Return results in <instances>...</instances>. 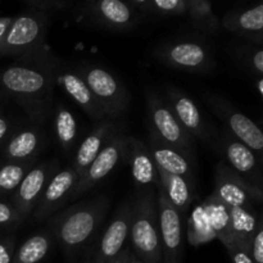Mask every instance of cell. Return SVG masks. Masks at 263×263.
Listing matches in <instances>:
<instances>
[{
	"label": "cell",
	"instance_id": "cell-13",
	"mask_svg": "<svg viewBox=\"0 0 263 263\" xmlns=\"http://www.w3.org/2000/svg\"><path fill=\"white\" fill-rule=\"evenodd\" d=\"M158 210L159 236H161L162 262L182 263L184 254V228L182 217L164 197L161 187L156 189Z\"/></svg>",
	"mask_w": 263,
	"mask_h": 263
},
{
	"label": "cell",
	"instance_id": "cell-10",
	"mask_svg": "<svg viewBox=\"0 0 263 263\" xmlns=\"http://www.w3.org/2000/svg\"><path fill=\"white\" fill-rule=\"evenodd\" d=\"M81 10L87 22L112 32H128L139 25L141 18L130 3L122 0L85 2Z\"/></svg>",
	"mask_w": 263,
	"mask_h": 263
},
{
	"label": "cell",
	"instance_id": "cell-7",
	"mask_svg": "<svg viewBox=\"0 0 263 263\" xmlns=\"http://www.w3.org/2000/svg\"><path fill=\"white\" fill-rule=\"evenodd\" d=\"M154 55L162 63L187 73H207L215 67L211 49L194 40L167 41L156 49Z\"/></svg>",
	"mask_w": 263,
	"mask_h": 263
},
{
	"label": "cell",
	"instance_id": "cell-38",
	"mask_svg": "<svg viewBox=\"0 0 263 263\" xmlns=\"http://www.w3.org/2000/svg\"><path fill=\"white\" fill-rule=\"evenodd\" d=\"M226 249H228L229 254H230L233 263H253L252 262L251 257H249V254L247 253L246 251H243L240 247L236 246L235 243L226 247Z\"/></svg>",
	"mask_w": 263,
	"mask_h": 263
},
{
	"label": "cell",
	"instance_id": "cell-17",
	"mask_svg": "<svg viewBox=\"0 0 263 263\" xmlns=\"http://www.w3.org/2000/svg\"><path fill=\"white\" fill-rule=\"evenodd\" d=\"M55 174V164L41 163L33 166L27 172L21 184L15 189L14 208L21 220H25L33 212L46 184L50 177Z\"/></svg>",
	"mask_w": 263,
	"mask_h": 263
},
{
	"label": "cell",
	"instance_id": "cell-27",
	"mask_svg": "<svg viewBox=\"0 0 263 263\" xmlns=\"http://www.w3.org/2000/svg\"><path fill=\"white\" fill-rule=\"evenodd\" d=\"M53 235L49 231H40L30 236L14 251L10 263H40L48 256L53 246Z\"/></svg>",
	"mask_w": 263,
	"mask_h": 263
},
{
	"label": "cell",
	"instance_id": "cell-33",
	"mask_svg": "<svg viewBox=\"0 0 263 263\" xmlns=\"http://www.w3.org/2000/svg\"><path fill=\"white\" fill-rule=\"evenodd\" d=\"M23 4L28 8V10L51 15V13L66 12L73 7L74 3L68 0H25Z\"/></svg>",
	"mask_w": 263,
	"mask_h": 263
},
{
	"label": "cell",
	"instance_id": "cell-29",
	"mask_svg": "<svg viewBox=\"0 0 263 263\" xmlns=\"http://www.w3.org/2000/svg\"><path fill=\"white\" fill-rule=\"evenodd\" d=\"M192 25L208 33L220 31L221 21L216 15L212 4L207 0H186V14Z\"/></svg>",
	"mask_w": 263,
	"mask_h": 263
},
{
	"label": "cell",
	"instance_id": "cell-11",
	"mask_svg": "<svg viewBox=\"0 0 263 263\" xmlns=\"http://www.w3.org/2000/svg\"><path fill=\"white\" fill-rule=\"evenodd\" d=\"M167 103L174 112L180 125L193 136L195 141L199 140L208 148L213 149L217 136V130L207 123L197 103L179 87L168 85L166 90Z\"/></svg>",
	"mask_w": 263,
	"mask_h": 263
},
{
	"label": "cell",
	"instance_id": "cell-23",
	"mask_svg": "<svg viewBox=\"0 0 263 263\" xmlns=\"http://www.w3.org/2000/svg\"><path fill=\"white\" fill-rule=\"evenodd\" d=\"M43 143L44 136L40 130L25 128L9 136L3 146V153L9 162L35 161Z\"/></svg>",
	"mask_w": 263,
	"mask_h": 263
},
{
	"label": "cell",
	"instance_id": "cell-32",
	"mask_svg": "<svg viewBox=\"0 0 263 263\" xmlns=\"http://www.w3.org/2000/svg\"><path fill=\"white\" fill-rule=\"evenodd\" d=\"M239 62L257 77H262L263 73V49L261 45L249 43L236 50Z\"/></svg>",
	"mask_w": 263,
	"mask_h": 263
},
{
	"label": "cell",
	"instance_id": "cell-2",
	"mask_svg": "<svg viewBox=\"0 0 263 263\" xmlns=\"http://www.w3.org/2000/svg\"><path fill=\"white\" fill-rule=\"evenodd\" d=\"M109 208L107 197H98L73 205L50 220L51 235L68 257L84 251L102 228Z\"/></svg>",
	"mask_w": 263,
	"mask_h": 263
},
{
	"label": "cell",
	"instance_id": "cell-40",
	"mask_svg": "<svg viewBox=\"0 0 263 263\" xmlns=\"http://www.w3.org/2000/svg\"><path fill=\"white\" fill-rule=\"evenodd\" d=\"M115 263H133V257H131L130 249L123 248V251L121 252Z\"/></svg>",
	"mask_w": 263,
	"mask_h": 263
},
{
	"label": "cell",
	"instance_id": "cell-22",
	"mask_svg": "<svg viewBox=\"0 0 263 263\" xmlns=\"http://www.w3.org/2000/svg\"><path fill=\"white\" fill-rule=\"evenodd\" d=\"M118 130L113 120H104L102 122L97 123L91 133L85 138L81 145L79 146L76 156H74L72 168L77 174V179L84 174L85 170L91 164V162L97 158L105 144L109 141V139L115 135Z\"/></svg>",
	"mask_w": 263,
	"mask_h": 263
},
{
	"label": "cell",
	"instance_id": "cell-4",
	"mask_svg": "<svg viewBox=\"0 0 263 263\" xmlns=\"http://www.w3.org/2000/svg\"><path fill=\"white\" fill-rule=\"evenodd\" d=\"M50 21L51 15L32 10L12 17V22L0 41V54L20 58L45 46Z\"/></svg>",
	"mask_w": 263,
	"mask_h": 263
},
{
	"label": "cell",
	"instance_id": "cell-18",
	"mask_svg": "<svg viewBox=\"0 0 263 263\" xmlns=\"http://www.w3.org/2000/svg\"><path fill=\"white\" fill-rule=\"evenodd\" d=\"M57 84L61 85L64 91L76 102V104L86 113L90 120L94 123H99L102 121L107 120L103 110L100 109L99 104L92 97L91 91L81 79L76 69H72L66 63L59 64L58 77H57Z\"/></svg>",
	"mask_w": 263,
	"mask_h": 263
},
{
	"label": "cell",
	"instance_id": "cell-9",
	"mask_svg": "<svg viewBox=\"0 0 263 263\" xmlns=\"http://www.w3.org/2000/svg\"><path fill=\"white\" fill-rule=\"evenodd\" d=\"M207 102L222 122L223 130L251 148L263 162V133L258 125L218 95H207Z\"/></svg>",
	"mask_w": 263,
	"mask_h": 263
},
{
	"label": "cell",
	"instance_id": "cell-8",
	"mask_svg": "<svg viewBox=\"0 0 263 263\" xmlns=\"http://www.w3.org/2000/svg\"><path fill=\"white\" fill-rule=\"evenodd\" d=\"M213 151L223 157V163L256 189L262 190V162L251 148L230 134L217 131Z\"/></svg>",
	"mask_w": 263,
	"mask_h": 263
},
{
	"label": "cell",
	"instance_id": "cell-12",
	"mask_svg": "<svg viewBox=\"0 0 263 263\" xmlns=\"http://www.w3.org/2000/svg\"><path fill=\"white\" fill-rule=\"evenodd\" d=\"M127 135L121 131H117L109 139L104 148L100 151L97 158L91 162L89 167L84 171V174L77 179L76 186L72 192L69 200L77 199L79 197L86 194L89 190L97 184H99L103 179L108 176L113 171L116 166L126 157V146H127Z\"/></svg>",
	"mask_w": 263,
	"mask_h": 263
},
{
	"label": "cell",
	"instance_id": "cell-31",
	"mask_svg": "<svg viewBox=\"0 0 263 263\" xmlns=\"http://www.w3.org/2000/svg\"><path fill=\"white\" fill-rule=\"evenodd\" d=\"M35 161L8 162L0 167V193L13 192L18 187L23 177L35 166Z\"/></svg>",
	"mask_w": 263,
	"mask_h": 263
},
{
	"label": "cell",
	"instance_id": "cell-6",
	"mask_svg": "<svg viewBox=\"0 0 263 263\" xmlns=\"http://www.w3.org/2000/svg\"><path fill=\"white\" fill-rule=\"evenodd\" d=\"M145 98L152 135L166 145L192 157L195 140L180 125L168 103L154 90H146Z\"/></svg>",
	"mask_w": 263,
	"mask_h": 263
},
{
	"label": "cell",
	"instance_id": "cell-30",
	"mask_svg": "<svg viewBox=\"0 0 263 263\" xmlns=\"http://www.w3.org/2000/svg\"><path fill=\"white\" fill-rule=\"evenodd\" d=\"M54 130L61 148L64 152L71 151L77 138V121L71 110L61 103L54 104Z\"/></svg>",
	"mask_w": 263,
	"mask_h": 263
},
{
	"label": "cell",
	"instance_id": "cell-37",
	"mask_svg": "<svg viewBox=\"0 0 263 263\" xmlns=\"http://www.w3.org/2000/svg\"><path fill=\"white\" fill-rule=\"evenodd\" d=\"M15 251V241L13 238H0V263L12 262Z\"/></svg>",
	"mask_w": 263,
	"mask_h": 263
},
{
	"label": "cell",
	"instance_id": "cell-3",
	"mask_svg": "<svg viewBox=\"0 0 263 263\" xmlns=\"http://www.w3.org/2000/svg\"><path fill=\"white\" fill-rule=\"evenodd\" d=\"M128 238L134 252L141 262L163 263L154 187L138 190L135 200L131 204Z\"/></svg>",
	"mask_w": 263,
	"mask_h": 263
},
{
	"label": "cell",
	"instance_id": "cell-1",
	"mask_svg": "<svg viewBox=\"0 0 263 263\" xmlns=\"http://www.w3.org/2000/svg\"><path fill=\"white\" fill-rule=\"evenodd\" d=\"M59 59L43 46L17 58L0 72V90L25 109L32 120H44L53 103Z\"/></svg>",
	"mask_w": 263,
	"mask_h": 263
},
{
	"label": "cell",
	"instance_id": "cell-19",
	"mask_svg": "<svg viewBox=\"0 0 263 263\" xmlns=\"http://www.w3.org/2000/svg\"><path fill=\"white\" fill-rule=\"evenodd\" d=\"M126 158L128 159L131 174H133L134 181L138 189H144V187L158 189L161 186L158 168L146 144H144L139 139L128 136Z\"/></svg>",
	"mask_w": 263,
	"mask_h": 263
},
{
	"label": "cell",
	"instance_id": "cell-43",
	"mask_svg": "<svg viewBox=\"0 0 263 263\" xmlns=\"http://www.w3.org/2000/svg\"><path fill=\"white\" fill-rule=\"evenodd\" d=\"M0 55H2V54H0Z\"/></svg>",
	"mask_w": 263,
	"mask_h": 263
},
{
	"label": "cell",
	"instance_id": "cell-14",
	"mask_svg": "<svg viewBox=\"0 0 263 263\" xmlns=\"http://www.w3.org/2000/svg\"><path fill=\"white\" fill-rule=\"evenodd\" d=\"M213 195L228 207H241L251 211H257L256 205L261 204L263 198L262 190L248 184L223 162L216 166Z\"/></svg>",
	"mask_w": 263,
	"mask_h": 263
},
{
	"label": "cell",
	"instance_id": "cell-16",
	"mask_svg": "<svg viewBox=\"0 0 263 263\" xmlns=\"http://www.w3.org/2000/svg\"><path fill=\"white\" fill-rule=\"evenodd\" d=\"M131 204L121 205L102 234L92 263H115L125 248L130 229Z\"/></svg>",
	"mask_w": 263,
	"mask_h": 263
},
{
	"label": "cell",
	"instance_id": "cell-42",
	"mask_svg": "<svg viewBox=\"0 0 263 263\" xmlns=\"http://www.w3.org/2000/svg\"><path fill=\"white\" fill-rule=\"evenodd\" d=\"M257 87H258V94L263 97V79L262 77H257Z\"/></svg>",
	"mask_w": 263,
	"mask_h": 263
},
{
	"label": "cell",
	"instance_id": "cell-34",
	"mask_svg": "<svg viewBox=\"0 0 263 263\" xmlns=\"http://www.w3.org/2000/svg\"><path fill=\"white\" fill-rule=\"evenodd\" d=\"M193 226H194V229H193V231H190V238L192 236L193 238H198L195 246L200 243H204V241H208L211 238H215L202 205L199 208H197L194 211V213H193Z\"/></svg>",
	"mask_w": 263,
	"mask_h": 263
},
{
	"label": "cell",
	"instance_id": "cell-21",
	"mask_svg": "<svg viewBox=\"0 0 263 263\" xmlns=\"http://www.w3.org/2000/svg\"><path fill=\"white\" fill-rule=\"evenodd\" d=\"M221 26L238 37L244 39L254 45H261L263 41V4L240 12H230L223 15Z\"/></svg>",
	"mask_w": 263,
	"mask_h": 263
},
{
	"label": "cell",
	"instance_id": "cell-15",
	"mask_svg": "<svg viewBox=\"0 0 263 263\" xmlns=\"http://www.w3.org/2000/svg\"><path fill=\"white\" fill-rule=\"evenodd\" d=\"M77 182V174L71 167L57 171L46 184L37 204L33 208V220L44 222L61 210L71 198Z\"/></svg>",
	"mask_w": 263,
	"mask_h": 263
},
{
	"label": "cell",
	"instance_id": "cell-26",
	"mask_svg": "<svg viewBox=\"0 0 263 263\" xmlns=\"http://www.w3.org/2000/svg\"><path fill=\"white\" fill-rule=\"evenodd\" d=\"M202 208L215 238L220 239L225 247L231 246L234 243V239L233 234H231L230 215H229L228 205H225L215 195L211 194L203 202Z\"/></svg>",
	"mask_w": 263,
	"mask_h": 263
},
{
	"label": "cell",
	"instance_id": "cell-20",
	"mask_svg": "<svg viewBox=\"0 0 263 263\" xmlns=\"http://www.w3.org/2000/svg\"><path fill=\"white\" fill-rule=\"evenodd\" d=\"M148 148L156 162L157 168L166 174L182 177L195 185V172L192 163V157L166 145L154 138L152 134H149Z\"/></svg>",
	"mask_w": 263,
	"mask_h": 263
},
{
	"label": "cell",
	"instance_id": "cell-35",
	"mask_svg": "<svg viewBox=\"0 0 263 263\" xmlns=\"http://www.w3.org/2000/svg\"><path fill=\"white\" fill-rule=\"evenodd\" d=\"M249 257L253 263H263V220L257 226L256 234L252 240Z\"/></svg>",
	"mask_w": 263,
	"mask_h": 263
},
{
	"label": "cell",
	"instance_id": "cell-25",
	"mask_svg": "<svg viewBox=\"0 0 263 263\" xmlns=\"http://www.w3.org/2000/svg\"><path fill=\"white\" fill-rule=\"evenodd\" d=\"M228 210L230 215L234 243L249 254L257 226L262 221L261 213H258V211H251L241 207H228Z\"/></svg>",
	"mask_w": 263,
	"mask_h": 263
},
{
	"label": "cell",
	"instance_id": "cell-41",
	"mask_svg": "<svg viewBox=\"0 0 263 263\" xmlns=\"http://www.w3.org/2000/svg\"><path fill=\"white\" fill-rule=\"evenodd\" d=\"M10 22H12V17H0V41L4 37Z\"/></svg>",
	"mask_w": 263,
	"mask_h": 263
},
{
	"label": "cell",
	"instance_id": "cell-5",
	"mask_svg": "<svg viewBox=\"0 0 263 263\" xmlns=\"http://www.w3.org/2000/svg\"><path fill=\"white\" fill-rule=\"evenodd\" d=\"M76 71L108 120H115L125 115L130 104V95L112 72L87 62L77 66Z\"/></svg>",
	"mask_w": 263,
	"mask_h": 263
},
{
	"label": "cell",
	"instance_id": "cell-39",
	"mask_svg": "<svg viewBox=\"0 0 263 263\" xmlns=\"http://www.w3.org/2000/svg\"><path fill=\"white\" fill-rule=\"evenodd\" d=\"M10 127H12V123H10V121L8 120V118L2 117V116H0V141L9 135Z\"/></svg>",
	"mask_w": 263,
	"mask_h": 263
},
{
	"label": "cell",
	"instance_id": "cell-24",
	"mask_svg": "<svg viewBox=\"0 0 263 263\" xmlns=\"http://www.w3.org/2000/svg\"><path fill=\"white\" fill-rule=\"evenodd\" d=\"M159 185L172 207L179 212L181 217L186 215L195 198V185L180 176L166 174L158 170Z\"/></svg>",
	"mask_w": 263,
	"mask_h": 263
},
{
	"label": "cell",
	"instance_id": "cell-36",
	"mask_svg": "<svg viewBox=\"0 0 263 263\" xmlns=\"http://www.w3.org/2000/svg\"><path fill=\"white\" fill-rule=\"evenodd\" d=\"M20 222H22V220L18 216L14 205L0 200V226L18 225Z\"/></svg>",
	"mask_w": 263,
	"mask_h": 263
},
{
	"label": "cell",
	"instance_id": "cell-28",
	"mask_svg": "<svg viewBox=\"0 0 263 263\" xmlns=\"http://www.w3.org/2000/svg\"><path fill=\"white\" fill-rule=\"evenodd\" d=\"M131 7L145 17H176L186 14V0H128Z\"/></svg>",
	"mask_w": 263,
	"mask_h": 263
}]
</instances>
